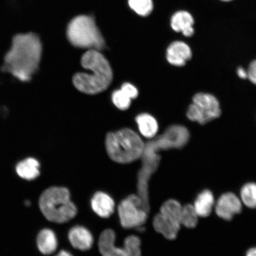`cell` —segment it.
Returning a JSON list of instances; mask_svg holds the SVG:
<instances>
[{"label": "cell", "mask_w": 256, "mask_h": 256, "mask_svg": "<svg viewBox=\"0 0 256 256\" xmlns=\"http://www.w3.org/2000/svg\"><path fill=\"white\" fill-rule=\"evenodd\" d=\"M220 1L228 2L232 1V0H220Z\"/></svg>", "instance_id": "30"}, {"label": "cell", "mask_w": 256, "mask_h": 256, "mask_svg": "<svg viewBox=\"0 0 256 256\" xmlns=\"http://www.w3.org/2000/svg\"><path fill=\"white\" fill-rule=\"evenodd\" d=\"M130 7L136 14L144 16L152 14L153 10L152 0H128Z\"/></svg>", "instance_id": "22"}, {"label": "cell", "mask_w": 256, "mask_h": 256, "mask_svg": "<svg viewBox=\"0 0 256 256\" xmlns=\"http://www.w3.org/2000/svg\"><path fill=\"white\" fill-rule=\"evenodd\" d=\"M190 138V132L186 128L176 124L169 126L162 135L153 138L145 144L142 156V165L138 174V195L144 204H148L147 182L158 165L160 150L182 148L188 142Z\"/></svg>", "instance_id": "1"}, {"label": "cell", "mask_w": 256, "mask_h": 256, "mask_svg": "<svg viewBox=\"0 0 256 256\" xmlns=\"http://www.w3.org/2000/svg\"><path fill=\"white\" fill-rule=\"evenodd\" d=\"M248 78L256 85V60L252 62L248 67Z\"/></svg>", "instance_id": "26"}, {"label": "cell", "mask_w": 256, "mask_h": 256, "mask_svg": "<svg viewBox=\"0 0 256 256\" xmlns=\"http://www.w3.org/2000/svg\"><path fill=\"white\" fill-rule=\"evenodd\" d=\"M136 122L138 126L140 134L147 138L152 139L158 132V121L151 114H142L137 116Z\"/></svg>", "instance_id": "18"}, {"label": "cell", "mask_w": 256, "mask_h": 256, "mask_svg": "<svg viewBox=\"0 0 256 256\" xmlns=\"http://www.w3.org/2000/svg\"><path fill=\"white\" fill-rule=\"evenodd\" d=\"M241 198L246 206L256 208V184L249 183L245 184L241 190Z\"/></svg>", "instance_id": "23"}, {"label": "cell", "mask_w": 256, "mask_h": 256, "mask_svg": "<svg viewBox=\"0 0 256 256\" xmlns=\"http://www.w3.org/2000/svg\"><path fill=\"white\" fill-rule=\"evenodd\" d=\"M214 206V197L212 192L204 190L198 194L194 207L198 216L206 217L212 212Z\"/></svg>", "instance_id": "19"}, {"label": "cell", "mask_w": 256, "mask_h": 256, "mask_svg": "<svg viewBox=\"0 0 256 256\" xmlns=\"http://www.w3.org/2000/svg\"><path fill=\"white\" fill-rule=\"evenodd\" d=\"M68 240L74 248L82 251L88 250L94 244V238L87 228L76 226L70 230Z\"/></svg>", "instance_id": "12"}, {"label": "cell", "mask_w": 256, "mask_h": 256, "mask_svg": "<svg viewBox=\"0 0 256 256\" xmlns=\"http://www.w3.org/2000/svg\"><path fill=\"white\" fill-rule=\"evenodd\" d=\"M222 114L218 100L215 96L200 92L194 96L193 103L187 111L188 119L204 124L220 116Z\"/></svg>", "instance_id": "8"}, {"label": "cell", "mask_w": 256, "mask_h": 256, "mask_svg": "<svg viewBox=\"0 0 256 256\" xmlns=\"http://www.w3.org/2000/svg\"><path fill=\"white\" fill-rule=\"evenodd\" d=\"M42 52V46L36 34H16L6 54L2 70L22 82L30 81L39 67Z\"/></svg>", "instance_id": "2"}, {"label": "cell", "mask_w": 256, "mask_h": 256, "mask_svg": "<svg viewBox=\"0 0 256 256\" xmlns=\"http://www.w3.org/2000/svg\"><path fill=\"white\" fill-rule=\"evenodd\" d=\"M120 89L131 99L136 98L138 96V91L137 88L130 83H124Z\"/></svg>", "instance_id": "25"}, {"label": "cell", "mask_w": 256, "mask_h": 256, "mask_svg": "<svg viewBox=\"0 0 256 256\" xmlns=\"http://www.w3.org/2000/svg\"><path fill=\"white\" fill-rule=\"evenodd\" d=\"M56 256H73L70 252L65 251L62 250Z\"/></svg>", "instance_id": "29"}, {"label": "cell", "mask_w": 256, "mask_h": 256, "mask_svg": "<svg viewBox=\"0 0 256 256\" xmlns=\"http://www.w3.org/2000/svg\"><path fill=\"white\" fill-rule=\"evenodd\" d=\"M82 65L91 73L80 72L74 76L73 84L78 90L95 94L108 88L113 80V72L110 62L99 50L87 51L82 56Z\"/></svg>", "instance_id": "3"}, {"label": "cell", "mask_w": 256, "mask_h": 256, "mask_svg": "<svg viewBox=\"0 0 256 256\" xmlns=\"http://www.w3.org/2000/svg\"><path fill=\"white\" fill-rule=\"evenodd\" d=\"M91 206L98 216L108 218L114 212L115 204L110 195L104 192H98L92 198Z\"/></svg>", "instance_id": "13"}, {"label": "cell", "mask_w": 256, "mask_h": 256, "mask_svg": "<svg viewBox=\"0 0 256 256\" xmlns=\"http://www.w3.org/2000/svg\"><path fill=\"white\" fill-rule=\"evenodd\" d=\"M39 206L44 216L55 223L68 222L78 212L69 190L64 187H51L44 190L40 198Z\"/></svg>", "instance_id": "5"}, {"label": "cell", "mask_w": 256, "mask_h": 256, "mask_svg": "<svg viewBox=\"0 0 256 256\" xmlns=\"http://www.w3.org/2000/svg\"><path fill=\"white\" fill-rule=\"evenodd\" d=\"M182 209V206L178 201L170 200L162 204L160 213L180 224Z\"/></svg>", "instance_id": "20"}, {"label": "cell", "mask_w": 256, "mask_h": 256, "mask_svg": "<svg viewBox=\"0 0 256 256\" xmlns=\"http://www.w3.org/2000/svg\"><path fill=\"white\" fill-rule=\"evenodd\" d=\"M193 16L187 11H178L172 15L171 26L176 32H182L186 37L193 36L194 32Z\"/></svg>", "instance_id": "14"}, {"label": "cell", "mask_w": 256, "mask_h": 256, "mask_svg": "<svg viewBox=\"0 0 256 256\" xmlns=\"http://www.w3.org/2000/svg\"><path fill=\"white\" fill-rule=\"evenodd\" d=\"M192 56L190 46L182 41H175L170 44L166 56L168 62L176 66H184Z\"/></svg>", "instance_id": "11"}, {"label": "cell", "mask_w": 256, "mask_h": 256, "mask_svg": "<svg viewBox=\"0 0 256 256\" xmlns=\"http://www.w3.org/2000/svg\"><path fill=\"white\" fill-rule=\"evenodd\" d=\"M198 214L194 206L186 204L182 206L180 222L188 228H194L198 223Z\"/></svg>", "instance_id": "21"}, {"label": "cell", "mask_w": 256, "mask_h": 256, "mask_svg": "<svg viewBox=\"0 0 256 256\" xmlns=\"http://www.w3.org/2000/svg\"><path fill=\"white\" fill-rule=\"evenodd\" d=\"M242 202L235 194L226 193L218 200L216 211L218 216L226 220H232L242 210Z\"/></svg>", "instance_id": "10"}, {"label": "cell", "mask_w": 256, "mask_h": 256, "mask_svg": "<svg viewBox=\"0 0 256 256\" xmlns=\"http://www.w3.org/2000/svg\"><path fill=\"white\" fill-rule=\"evenodd\" d=\"M112 102L115 106L120 110H126L130 108L131 99L121 89L114 91L112 96Z\"/></svg>", "instance_id": "24"}, {"label": "cell", "mask_w": 256, "mask_h": 256, "mask_svg": "<svg viewBox=\"0 0 256 256\" xmlns=\"http://www.w3.org/2000/svg\"><path fill=\"white\" fill-rule=\"evenodd\" d=\"M153 226L156 232L162 234L164 238L172 240L177 236L180 224L158 213L154 218Z\"/></svg>", "instance_id": "15"}, {"label": "cell", "mask_w": 256, "mask_h": 256, "mask_svg": "<svg viewBox=\"0 0 256 256\" xmlns=\"http://www.w3.org/2000/svg\"><path fill=\"white\" fill-rule=\"evenodd\" d=\"M36 243L42 254L50 255L56 251L58 247L56 236L52 230L43 229L38 234Z\"/></svg>", "instance_id": "16"}, {"label": "cell", "mask_w": 256, "mask_h": 256, "mask_svg": "<svg viewBox=\"0 0 256 256\" xmlns=\"http://www.w3.org/2000/svg\"><path fill=\"white\" fill-rule=\"evenodd\" d=\"M105 144L108 156L120 164H128L142 158L145 146L140 136L128 128L108 133Z\"/></svg>", "instance_id": "4"}, {"label": "cell", "mask_w": 256, "mask_h": 256, "mask_svg": "<svg viewBox=\"0 0 256 256\" xmlns=\"http://www.w3.org/2000/svg\"><path fill=\"white\" fill-rule=\"evenodd\" d=\"M40 164L34 158H28L18 162L16 166L17 174L22 178L27 180H33L40 174Z\"/></svg>", "instance_id": "17"}, {"label": "cell", "mask_w": 256, "mask_h": 256, "mask_svg": "<svg viewBox=\"0 0 256 256\" xmlns=\"http://www.w3.org/2000/svg\"><path fill=\"white\" fill-rule=\"evenodd\" d=\"M66 35L73 46L83 49L103 50L105 42L103 36L90 16H76L70 22Z\"/></svg>", "instance_id": "6"}, {"label": "cell", "mask_w": 256, "mask_h": 256, "mask_svg": "<svg viewBox=\"0 0 256 256\" xmlns=\"http://www.w3.org/2000/svg\"><path fill=\"white\" fill-rule=\"evenodd\" d=\"M116 235L114 230H105L98 242L102 256H142L140 240L136 236H130L124 240L123 248L115 245Z\"/></svg>", "instance_id": "7"}, {"label": "cell", "mask_w": 256, "mask_h": 256, "mask_svg": "<svg viewBox=\"0 0 256 256\" xmlns=\"http://www.w3.org/2000/svg\"><path fill=\"white\" fill-rule=\"evenodd\" d=\"M238 74L241 78L246 79L248 78V72H246L244 68H241V67L238 70Z\"/></svg>", "instance_id": "27"}, {"label": "cell", "mask_w": 256, "mask_h": 256, "mask_svg": "<svg viewBox=\"0 0 256 256\" xmlns=\"http://www.w3.org/2000/svg\"><path fill=\"white\" fill-rule=\"evenodd\" d=\"M246 256H256V248L250 249Z\"/></svg>", "instance_id": "28"}, {"label": "cell", "mask_w": 256, "mask_h": 256, "mask_svg": "<svg viewBox=\"0 0 256 256\" xmlns=\"http://www.w3.org/2000/svg\"><path fill=\"white\" fill-rule=\"evenodd\" d=\"M118 214L121 226L124 228H137L147 220V212L142 207V202L136 194H130L121 202Z\"/></svg>", "instance_id": "9"}]
</instances>
